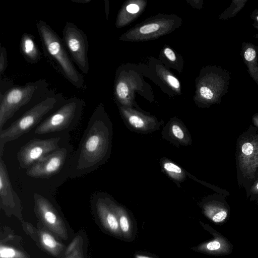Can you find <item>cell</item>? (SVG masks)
Returning a JSON list of instances; mask_svg holds the SVG:
<instances>
[{
    "instance_id": "6da1fadb",
    "label": "cell",
    "mask_w": 258,
    "mask_h": 258,
    "mask_svg": "<svg viewBox=\"0 0 258 258\" xmlns=\"http://www.w3.org/2000/svg\"><path fill=\"white\" fill-rule=\"evenodd\" d=\"M112 125L103 106L92 113L68 170L70 177L89 173L105 163L111 150Z\"/></svg>"
},
{
    "instance_id": "7a4b0ae2",
    "label": "cell",
    "mask_w": 258,
    "mask_h": 258,
    "mask_svg": "<svg viewBox=\"0 0 258 258\" xmlns=\"http://www.w3.org/2000/svg\"><path fill=\"white\" fill-rule=\"evenodd\" d=\"M36 27L46 57L68 81L82 89L85 85V80L75 67L62 40L42 20L36 22Z\"/></svg>"
},
{
    "instance_id": "3957f363",
    "label": "cell",
    "mask_w": 258,
    "mask_h": 258,
    "mask_svg": "<svg viewBox=\"0 0 258 258\" xmlns=\"http://www.w3.org/2000/svg\"><path fill=\"white\" fill-rule=\"evenodd\" d=\"M53 91L49 89L45 79L28 82L24 85L12 86L0 94V131L7 121L21 109L34 106Z\"/></svg>"
},
{
    "instance_id": "277c9868",
    "label": "cell",
    "mask_w": 258,
    "mask_h": 258,
    "mask_svg": "<svg viewBox=\"0 0 258 258\" xmlns=\"http://www.w3.org/2000/svg\"><path fill=\"white\" fill-rule=\"evenodd\" d=\"M62 94L54 90L46 98L26 111L8 128L0 131V157L3 156L4 146L29 132L48 113L59 108L65 101Z\"/></svg>"
},
{
    "instance_id": "5b68a950",
    "label": "cell",
    "mask_w": 258,
    "mask_h": 258,
    "mask_svg": "<svg viewBox=\"0 0 258 258\" xmlns=\"http://www.w3.org/2000/svg\"><path fill=\"white\" fill-rule=\"evenodd\" d=\"M85 101L77 97L66 99L63 104L36 128L38 135L63 131L76 122L81 117Z\"/></svg>"
},
{
    "instance_id": "8992f818",
    "label": "cell",
    "mask_w": 258,
    "mask_h": 258,
    "mask_svg": "<svg viewBox=\"0 0 258 258\" xmlns=\"http://www.w3.org/2000/svg\"><path fill=\"white\" fill-rule=\"evenodd\" d=\"M62 40L73 62L83 73L88 74L89 44L84 32L74 23L67 22L62 30Z\"/></svg>"
},
{
    "instance_id": "52a82bcc",
    "label": "cell",
    "mask_w": 258,
    "mask_h": 258,
    "mask_svg": "<svg viewBox=\"0 0 258 258\" xmlns=\"http://www.w3.org/2000/svg\"><path fill=\"white\" fill-rule=\"evenodd\" d=\"M60 139L59 137L34 139L24 145L17 154L20 168L28 169L43 157L60 149Z\"/></svg>"
},
{
    "instance_id": "ba28073f",
    "label": "cell",
    "mask_w": 258,
    "mask_h": 258,
    "mask_svg": "<svg viewBox=\"0 0 258 258\" xmlns=\"http://www.w3.org/2000/svg\"><path fill=\"white\" fill-rule=\"evenodd\" d=\"M67 156V149L60 148L43 157L27 169L26 174L36 178H49L60 171L65 163Z\"/></svg>"
},
{
    "instance_id": "9c48e42d",
    "label": "cell",
    "mask_w": 258,
    "mask_h": 258,
    "mask_svg": "<svg viewBox=\"0 0 258 258\" xmlns=\"http://www.w3.org/2000/svg\"><path fill=\"white\" fill-rule=\"evenodd\" d=\"M0 200L6 208L14 209L20 204V199L14 190L6 165L0 157Z\"/></svg>"
},
{
    "instance_id": "30bf717a",
    "label": "cell",
    "mask_w": 258,
    "mask_h": 258,
    "mask_svg": "<svg viewBox=\"0 0 258 258\" xmlns=\"http://www.w3.org/2000/svg\"><path fill=\"white\" fill-rule=\"evenodd\" d=\"M95 196L96 210L103 223L111 231L119 234L121 230L115 214L109 207L104 197L99 195Z\"/></svg>"
},
{
    "instance_id": "8fae6325",
    "label": "cell",
    "mask_w": 258,
    "mask_h": 258,
    "mask_svg": "<svg viewBox=\"0 0 258 258\" xmlns=\"http://www.w3.org/2000/svg\"><path fill=\"white\" fill-rule=\"evenodd\" d=\"M20 50L25 60L31 64H36L41 58L34 36L28 33L24 32L21 36Z\"/></svg>"
},
{
    "instance_id": "7c38bea8",
    "label": "cell",
    "mask_w": 258,
    "mask_h": 258,
    "mask_svg": "<svg viewBox=\"0 0 258 258\" xmlns=\"http://www.w3.org/2000/svg\"><path fill=\"white\" fill-rule=\"evenodd\" d=\"M127 126L131 130L140 133H149L158 130L160 125L155 120L145 119L136 114L126 116Z\"/></svg>"
},
{
    "instance_id": "4fadbf2b",
    "label": "cell",
    "mask_w": 258,
    "mask_h": 258,
    "mask_svg": "<svg viewBox=\"0 0 258 258\" xmlns=\"http://www.w3.org/2000/svg\"><path fill=\"white\" fill-rule=\"evenodd\" d=\"M167 131V135L169 137L168 140L174 144L187 145L190 144L191 139L189 135L183 125L179 123H172L165 126Z\"/></svg>"
},
{
    "instance_id": "5bb4252c",
    "label": "cell",
    "mask_w": 258,
    "mask_h": 258,
    "mask_svg": "<svg viewBox=\"0 0 258 258\" xmlns=\"http://www.w3.org/2000/svg\"><path fill=\"white\" fill-rule=\"evenodd\" d=\"M104 198L117 216L121 231L125 237H127L130 234L131 225L127 213L123 208L115 204L109 197L104 196Z\"/></svg>"
},
{
    "instance_id": "9a60e30c",
    "label": "cell",
    "mask_w": 258,
    "mask_h": 258,
    "mask_svg": "<svg viewBox=\"0 0 258 258\" xmlns=\"http://www.w3.org/2000/svg\"><path fill=\"white\" fill-rule=\"evenodd\" d=\"M161 165L163 170L173 179L178 181H182L184 179L185 177L184 172L176 164L168 160H164Z\"/></svg>"
},
{
    "instance_id": "2e32d148",
    "label": "cell",
    "mask_w": 258,
    "mask_h": 258,
    "mask_svg": "<svg viewBox=\"0 0 258 258\" xmlns=\"http://www.w3.org/2000/svg\"><path fill=\"white\" fill-rule=\"evenodd\" d=\"M8 67V58L6 49L4 46L1 44L0 47V75L5 73Z\"/></svg>"
},
{
    "instance_id": "e0dca14e",
    "label": "cell",
    "mask_w": 258,
    "mask_h": 258,
    "mask_svg": "<svg viewBox=\"0 0 258 258\" xmlns=\"http://www.w3.org/2000/svg\"><path fill=\"white\" fill-rule=\"evenodd\" d=\"M41 240L44 245L50 249H54L57 246V242L53 237L47 233H43Z\"/></svg>"
},
{
    "instance_id": "ac0fdd59",
    "label": "cell",
    "mask_w": 258,
    "mask_h": 258,
    "mask_svg": "<svg viewBox=\"0 0 258 258\" xmlns=\"http://www.w3.org/2000/svg\"><path fill=\"white\" fill-rule=\"evenodd\" d=\"M116 92L119 98H125L128 95V89L127 85L123 82H119L116 87Z\"/></svg>"
},
{
    "instance_id": "d6986e66",
    "label": "cell",
    "mask_w": 258,
    "mask_h": 258,
    "mask_svg": "<svg viewBox=\"0 0 258 258\" xmlns=\"http://www.w3.org/2000/svg\"><path fill=\"white\" fill-rule=\"evenodd\" d=\"M16 251L13 248L2 246L1 247V258H14L16 257Z\"/></svg>"
},
{
    "instance_id": "ffe728a7",
    "label": "cell",
    "mask_w": 258,
    "mask_h": 258,
    "mask_svg": "<svg viewBox=\"0 0 258 258\" xmlns=\"http://www.w3.org/2000/svg\"><path fill=\"white\" fill-rule=\"evenodd\" d=\"M222 246V244L219 240L215 239L206 243L204 247L207 250L214 251L219 250Z\"/></svg>"
},
{
    "instance_id": "44dd1931",
    "label": "cell",
    "mask_w": 258,
    "mask_h": 258,
    "mask_svg": "<svg viewBox=\"0 0 258 258\" xmlns=\"http://www.w3.org/2000/svg\"><path fill=\"white\" fill-rule=\"evenodd\" d=\"M160 26L156 23L145 25L140 28V32L142 34H146L157 31Z\"/></svg>"
},
{
    "instance_id": "7402d4cb",
    "label": "cell",
    "mask_w": 258,
    "mask_h": 258,
    "mask_svg": "<svg viewBox=\"0 0 258 258\" xmlns=\"http://www.w3.org/2000/svg\"><path fill=\"white\" fill-rule=\"evenodd\" d=\"M201 95L207 99H211L213 97L212 91L206 86L202 87L200 89Z\"/></svg>"
},
{
    "instance_id": "603a6c76",
    "label": "cell",
    "mask_w": 258,
    "mask_h": 258,
    "mask_svg": "<svg viewBox=\"0 0 258 258\" xmlns=\"http://www.w3.org/2000/svg\"><path fill=\"white\" fill-rule=\"evenodd\" d=\"M253 145L248 142L244 144L241 148L242 153L246 155L251 154L253 152Z\"/></svg>"
},
{
    "instance_id": "cb8c5ba5",
    "label": "cell",
    "mask_w": 258,
    "mask_h": 258,
    "mask_svg": "<svg viewBox=\"0 0 258 258\" xmlns=\"http://www.w3.org/2000/svg\"><path fill=\"white\" fill-rule=\"evenodd\" d=\"M167 80L170 85L174 88H178L180 87L179 81L175 77L168 75L167 76Z\"/></svg>"
},
{
    "instance_id": "d4e9b609",
    "label": "cell",
    "mask_w": 258,
    "mask_h": 258,
    "mask_svg": "<svg viewBox=\"0 0 258 258\" xmlns=\"http://www.w3.org/2000/svg\"><path fill=\"white\" fill-rule=\"evenodd\" d=\"M164 53L165 56L170 60L174 61L176 56L174 52L170 48H166L164 49Z\"/></svg>"
},
{
    "instance_id": "484cf974",
    "label": "cell",
    "mask_w": 258,
    "mask_h": 258,
    "mask_svg": "<svg viewBox=\"0 0 258 258\" xmlns=\"http://www.w3.org/2000/svg\"><path fill=\"white\" fill-rule=\"evenodd\" d=\"M126 10L130 13L135 14L139 11V7L136 4H130L126 7Z\"/></svg>"
},
{
    "instance_id": "4316f807",
    "label": "cell",
    "mask_w": 258,
    "mask_h": 258,
    "mask_svg": "<svg viewBox=\"0 0 258 258\" xmlns=\"http://www.w3.org/2000/svg\"><path fill=\"white\" fill-rule=\"evenodd\" d=\"M72 2L78 4H87L91 2V0H71Z\"/></svg>"
},
{
    "instance_id": "83f0119b",
    "label": "cell",
    "mask_w": 258,
    "mask_h": 258,
    "mask_svg": "<svg viewBox=\"0 0 258 258\" xmlns=\"http://www.w3.org/2000/svg\"><path fill=\"white\" fill-rule=\"evenodd\" d=\"M136 258H152L148 256H144V255H137L136 256Z\"/></svg>"
},
{
    "instance_id": "f1b7e54d",
    "label": "cell",
    "mask_w": 258,
    "mask_h": 258,
    "mask_svg": "<svg viewBox=\"0 0 258 258\" xmlns=\"http://www.w3.org/2000/svg\"><path fill=\"white\" fill-rule=\"evenodd\" d=\"M256 188L258 189V183L256 184Z\"/></svg>"
},
{
    "instance_id": "f546056e",
    "label": "cell",
    "mask_w": 258,
    "mask_h": 258,
    "mask_svg": "<svg viewBox=\"0 0 258 258\" xmlns=\"http://www.w3.org/2000/svg\"><path fill=\"white\" fill-rule=\"evenodd\" d=\"M256 20H257V21L258 22V16L256 17Z\"/></svg>"
}]
</instances>
